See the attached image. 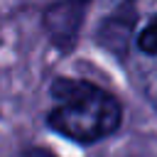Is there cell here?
<instances>
[{"instance_id": "cell-1", "label": "cell", "mask_w": 157, "mask_h": 157, "mask_svg": "<svg viewBox=\"0 0 157 157\" xmlns=\"http://www.w3.org/2000/svg\"><path fill=\"white\" fill-rule=\"evenodd\" d=\"M52 98L54 105L47 123L74 142H98L120 128V103L91 81L56 78L52 83Z\"/></svg>"}, {"instance_id": "cell-2", "label": "cell", "mask_w": 157, "mask_h": 157, "mask_svg": "<svg viewBox=\"0 0 157 157\" xmlns=\"http://www.w3.org/2000/svg\"><path fill=\"white\" fill-rule=\"evenodd\" d=\"M86 5H88V0H61L47 10V17H44L47 29L56 44H61V47L74 44L76 34L81 29L83 15H86Z\"/></svg>"}, {"instance_id": "cell-3", "label": "cell", "mask_w": 157, "mask_h": 157, "mask_svg": "<svg viewBox=\"0 0 157 157\" xmlns=\"http://www.w3.org/2000/svg\"><path fill=\"white\" fill-rule=\"evenodd\" d=\"M137 47H140L147 56H157V15L140 29V34H137Z\"/></svg>"}, {"instance_id": "cell-4", "label": "cell", "mask_w": 157, "mask_h": 157, "mask_svg": "<svg viewBox=\"0 0 157 157\" xmlns=\"http://www.w3.org/2000/svg\"><path fill=\"white\" fill-rule=\"evenodd\" d=\"M142 86H145L147 98H150V101H152V105L157 108V64L147 66V71L142 74Z\"/></svg>"}, {"instance_id": "cell-5", "label": "cell", "mask_w": 157, "mask_h": 157, "mask_svg": "<svg viewBox=\"0 0 157 157\" xmlns=\"http://www.w3.org/2000/svg\"><path fill=\"white\" fill-rule=\"evenodd\" d=\"M22 157H56V155H52V152H47V150H29V152H25Z\"/></svg>"}]
</instances>
